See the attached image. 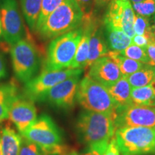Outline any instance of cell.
Segmentation results:
<instances>
[{"instance_id": "cell-1", "label": "cell", "mask_w": 155, "mask_h": 155, "mask_svg": "<svg viewBox=\"0 0 155 155\" xmlns=\"http://www.w3.org/2000/svg\"><path fill=\"white\" fill-rule=\"evenodd\" d=\"M116 116L84 111L76 121V129L81 141L88 147L105 152L116 132Z\"/></svg>"}, {"instance_id": "cell-2", "label": "cell", "mask_w": 155, "mask_h": 155, "mask_svg": "<svg viewBox=\"0 0 155 155\" xmlns=\"http://www.w3.org/2000/svg\"><path fill=\"white\" fill-rule=\"evenodd\" d=\"M84 15L75 0H65L36 30L43 40H50L82 25Z\"/></svg>"}, {"instance_id": "cell-3", "label": "cell", "mask_w": 155, "mask_h": 155, "mask_svg": "<svg viewBox=\"0 0 155 155\" xmlns=\"http://www.w3.org/2000/svg\"><path fill=\"white\" fill-rule=\"evenodd\" d=\"M83 34L81 27L53 39L48 47L43 70L58 71L70 68Z\"/></svg>"}, {"instance_id": "cell-4", "label": "cell", "mask_w": 155, "mask_h": 155, "mask_svg": "<svg viewBox=\"0 0 155 155\" xmlns=\"http://www.w3.org/2000/svg\"><path fill=\"white\" fill-rule=\"evenodd\" d=\"M76 99L86 111L116 116L119 108L108 88L88 75L80 81Z\"/></svg>"}, {"instance_id": "cell-5", "label": "cell", "mask_w": 155, "mask_h": 155, "mask_svg": "<svg viewBox=\"0 0 155 155\" xmlns=\"http://www.w3.org/2000/svg\"><path fill=\"white\" fill-rule=\"evenodd\" d=\"M121 155L155 154V129L141 127H124L114 134Z\"/></svg>"}, {"instance_id": "cell-6", "label": "cell", "mask_w": 155, "mask_h": 155, "mask_svg": "<svg viewBox=\"0 0 155 155\" xmlns=\"http://www.w3.org/2000/svg\"><path fill=\"white\" fill-rule=\"evenodd\" d=\"M10 55L13 71L17 80L26 83L36 76L40 67V57L32 42L22 39L11 46Z\"/></svg>"}, {"instance_id": "cell-7", "label": "cell", "mask_w": 155, "mask_h": 155, "mask_svg": "<svg viewBox=\"0 0 155 155\" xmlns=\"http://www.w3.org/2000/svg\"><path fill=\"white\" fill-rule=\"evenodd\" d=\"M22 137L41 147L46 154L51 153L62 143L61 131L47 114H42L37 118Z\"/></svg>"}, {"instance_id": "cell-8", "label": "cell", "mask_w": 155, "mask_h": 155, "mask_svg": "<svg viewBox=\"0 0 155 155\" xmlns=\"http://www.w3.org/2000/svg\"><path fill=\"white\" fill-rule=\"evenodd\" d=\"M83 73V69L67 68L58 71H42L28 82L25 83V96L32 101H41L50 88L68 78Z\"/></svg>"}, {"instance_id": "cell-9", "label": "cell", "mask_w": 155, "mask_h": 155, "mask_svg": "<svg viewBox=\"0 0 155 155\" xmlns=\"http://www.w3.org/2000/svg\"><path fill=\"white\" fill-rule=\"evenodd\" d=\"M0 14L5 42L13 45L23 39L25 28L17 0H0Z\"/></svg>"}, {"instance_id": "cell-10", "label": "cell", "mask_w": 155, "mask_h": 155, "mask_svg": "<svg viewBox=\"0 0 155 155\" xmlns=\"http://www.w3.org/2000/svg\"><path fill=\"white\" fill-rule=\"evenodd\" d=\"M131 127L155 129V107L132 104L118 108L115 119L116 131L121 128Z\"/></svg>"}, {"instance_id": "cell-11", "label": "cell", "mask_w": 155, "mask_h": 155, "mask_svg": "<svg viewBox=\"0 0 155 155\" xmlns=\"http://www.w3.org/2000/svg\"><path fill=\"white\" fill-rule=\"evenodd\" d=\"M81 74L73 75L50 88L41 101L48 102L58 108L68 109L72 108L76 98Z\"/></svg>"}, {"instance_id": "cell-12", "label": "cell", "mask_w": 155, "mask_h": 155, "mask_svg": "<svg viewBox=\"0 0 155 155\" xmlns=\"http://www.w3.org/2000/svg\"><path fill=\"white\" fill-rule=\"evenodd\" d=\"M106 8L104 20L110 22L116 28L121 29L130 38L134 37L135 14L130 1L112 0Z\"/></svg>"}, {"instance_id": "cell-13", "label": "cell", "mask_w": 155, "mask_h": 155, "mask_svg": "<svg viewBox=\"0 0 155 155\" xmlns=\"http://www.w3.org/2000/svg\"><path fill=\"white\" fill-rule=\"evenodd\" d=\"M9 118L21 134H23L37 119V109L34 101L18 95L9 106Z\"/></svg>"}, {"instance_id": "cell-14", "label": "cell", "mask_w": 155, "mask_h": 155, "mask_svg": "<svg viewBox=\"0 0 155 155\" xmlns=\"http://www.w3.org/2000/svg\"><path fill=\"white\" fill-rule=\"evenodd\" d=\"M87 75L107 88L123 76L116 63L108 56L101 58L91 64Z\"/></svg>"}, {"instance_id": "cell-15", "label": "cell", "mask_w": 155, "mask_h": 155, "mask_svg": "<svg viewBox=\"0 0 155 155\" xmlns=\"http://www.w3.org/2000/svg\"><path fill=\"white\" fill-rule=\"evenodd\" d=\"M108 51L109 49L104 33V25H100L94 19L89 39V53L86 68L90 67L98 59L107 55Z\"/></svg>"}, {"instance_id": "cell-16", "label": "cell", "mask_w": 155, "mask_h": 155, "mask_svg": "<svg viewBox=\"0 0 155 155\" xmlns=\"http://www.w3.org/2000/svg\"><path fill=\"white\" fill-rule=\"evenodd\" d=\"M94 22V17H91V18L84 19V20H83V34L81 41L79 42L78 46L74 60H73L70 68H86L89 53V39H90Z\"/></svg>"}, {"instance_id": "cell-17", "label": "cell", "mask_w": 155, "mask_h": 155, "mask_svg": "<svg viewBox=\"0 0 155 155\" xmlns=\"http://www.w3.org/2000/svg\"><path fill=\"white\" fill-rule=\"evenodd\" d=\"M104 33L109 50L121 53L131 44V38L123 30L114 27L111 23L104 20Z\"/></svg>"}, {"instance_id": "cell-18", "label": "cell", "mask_w": 155, "mask_h": 155, "mask_svg": "<svg viewBox=\"0 0 155 155\" xmlns=\"http://www.w3.org/2000/svg\"><path fill=\"white\" fill-rule=\"evenodd\" d=\"M131 88L127 78L122 76L108 90L119 108H124L134 104L131 96Z\"/></svg>"}, {"instance_id": "cell-19", "label": "cell", "mask_w": 155, "mask_h": 155, "mask_svg": "<svg viewBox=\"0 0 155 155\" xmlns=\"http://www.w3.org/2000/svg\"><path fill=\"white\" fill-rule=\"evenodd\" d=\"M0 140L2 155H19L22 137L12 128L9 126L4 127Z\"/></svg>"}, {"instance_id": "cell-20", "label": "cell", "mask_w": 155, "mask_h": 155, "mask_svg": "<svg viewBox=\"0 0 155 155\" xmlns=\"http://www.w3.org/2000/svg\"><path fill=\"white\" fill-rule=\"evenodd\" d=\"M42 0H19L23 17L31 30L35 31Z\"/></svg>"}, {"instance_id": "cell-21", "label": "cell", "mask_w": 155, "mask_h": 155, "mask_svg": "<svg viewBox=\"0 0 155 155\" xmlns=\"http://www.w3.org/2000/svg\"><path fill=\"white\" fill-rule=\"evenodd\" d=\"M106 56L115 62L119 67L122 75L125 77L129 76L139 71L144 65V64L141 62L134 61L122 55L119 52L109 50Z\"/></svg>"}, {"instance_id": "cell-22", "label": "cell", "mask_w": 155, "mask_h": 155, "mask_svg": "<svg viewBox=\"0 0 155 155\" xmlns=\"http://www.w3.org/2000/svg\"><path fill=\"white\" fill-rule=\"evenodd\" d=\"M126 78L132 88L148 86L155 80V65L144 64L139 71Z\"/></svg>"}, {"instance_id": "cell-23", "label": "cell", "mask_w": 155, "mask_h": 155, "mask_svg": "<svg viewBox=\"0 0 155 155\" xmlns=\"http://www.w3.org/2000/svg\"><path fill=\"white\" fill-rule=\"evenodd\" d=\"M18 95L17 86L12 83L0 86V122L8 119L11 103Z\"/></svg>"}, {"instance_id": "cell-24", "label": "cell", "mask_w": 155, "mask_h": 155, "mask_svg": "<svg viewBox=\"0 0 155 155\" xmlns=\"http://www.w3.org/2000/svg\"><path fill=\"white\" fill-rule=\"evenodd\" d=\"M131 96L135 105L155 107V86L152 83L146 86L131 88Z\"/></svg>"}, {"instance_id": "cell-25", "label": "cell", "mask_w": 155, "mask_h": 155, "mask_svg": "<svg viewBox=\"0 0 155 155\" xmlns=\"http://www.w3.org/2000/svg\"><path fill=\"white\" fill-rule=\"evenodd\" d=\"M134 30L135 34L138 35H144L148 39L150 43L155 42L150 21L147 17L141 16L138 14L135 15Z\"/></svg>"}, {"instance_id": "cell-26", "label": "cell", "mask_w": 155, "mask_h": 155, "mask_svg": "<svg viewBox=\"0 0 155 155\" xmlns=\"http://www.w3.org/2000/svg\"><path fill=\"white\" fill-rule=\"evenodd\" d=\"M122 55L125 57L134 60V61L141 62L144 64H150V60L147 55L146 49L141 48L134 45H130L129 47L121 52Z\"/></svg>"}, {"instance_id": "cell-27", "label": "cell", "mask_w": 155, "mask_h": 155, "mask_svg": "<svg viewBox=\"0 0 155 155\" xmlns=\"http://www.w3.org/2000/svg\"><path fill=\"white\" fill-rule=\"evenodd\" d=\"M65 0H42L41 10H40V16H39L35 32H36V30L41 27V25L43 24L47 17L54 10H55Z\"/></svg>"}, {"instance_id": "cell-28", "label": "cell", "mask_w": 155, "mask_h": 155, "mask_svg": "<svg viewBox=\"0 0 155 155\" xmlns=\"http://www.w3.org/2000/svg\"><path fill=\"white\" fill-rule=\"evenodd\" d=\"M133 9L137 14L150 18L155 14V0H144L138 3H133Z\"/></svg>"}, {"instance_id": "cell-29", "label": "cell", "mask_w": 155, "mask_h": 155, "mask_svg": "<svg viewBox=\"0 0 155 155\" xmlns=\"http://www.w3.org/2000/svg\"><path fill=\"white\" fill-rule=\"evenodd\" d=\"M19 155H46V154L41 147L22 137Z\"/></svg>"}, {"instance_id": "cell-30", "label": "cell", "mask_w": 155, "mask_h": 155, "mask_svg": "<svg viewBox=\"0 0 155 155\" xmlns=\"http://www.w3.org/2000/svg\"><path fill=\"white\" fill-rule=\"evenodd\" d=\"M84 15V19L94 17L95 10L94 0H75Z\"/></svg>"}, {"instance_id": "cell-31", "label": "cell", "mask_w": 155, "mask_h": 155, "mask_svg": "<svg viewBox=\"0 0 155 155\" xmlns=\"http://www.w3.org/2000/svg\"><path fill=\"white\" fill-rule=\"evenodd\" d=\"M131 43H132V45H134L146 49L148 45L150 44V42H149L148 39L144 35H135L134 37L131 38Z\"/></svg>"}, {"instance_id": "cell-32", "label": "cell", "mask_w": 155, "mask_h": 155, "mask_svg": "<svg viewBox=\"0 0 155 155\" xmlns=\"http://www.w3.org/2000/svg\"><path fill=\"white\" fill-rule=\"evenodd\" d=\"M104 155H121L119 152V148H118L117 144H116L114 137L111 139V142L109 143L108 147L106 148Z\"/></svg>"}, {"instance_id": "cell-33", "label": "cell", "mask_w": 155, "mask_h": 155, "mask_svg": "<svg viewBox=\"0 0 155 155\" xmlns=\"http://www.w3.org/2000/svg\"><path fill=\"white\" fill-rule=\"evenodd\" d=\"M146 51L150 60V64L155 65V42H151L146 48Z\"/></svg>"}, {"instance_id": "cell-34", "label": "cell", "mask_w": 155, "mask_h": 155, "mask_svg": "<svg viewBox=\"0 0 155 155\" xmlns=\"http://www.w3.org/2000/svg\"><path fill=\"white\" fill-rule=\"evenodd\" d=\"M7 75V70L5 60L2 55L0 54V80L5 78Z\"/></svg>"}, {"instance_id": "cell-35", "label": "cell", "mask_w": 155, "mask_h": 155, "mask_svg": "<svg viewBox=\"0 0 155 155\" xmlns=\"http://www.w3.org/2000/svg\"><path fill=\"white\" fill-rule=\"evenodd\" d=\"M112 0H94L95 9H104L107 7Z\"/></svg>"}, {"instance_id": "cell-36", "label": "cell", "mask_w": 155, "mask_h": 155, "mask_svg": "<svg viewBox=\"0 0 155 155\" xmlns=\"http://www.w3.org/2000/svg\"><path fill=\"white\" fill-rule=\"evenodd\" d=\"M104 152L98 150L96 148H92V147H88L86 150H85L81 155H104Z\"/></svg>"}, {"instance_id": "cell-37", "label": "cell", "mask_w": 155, "mask_h": 155, "mask_svg": "<svg viewBox=\"0 0 155 155\" xmlns=\"http://www.w3.org/2000/svg\"><path fill=\"white\" fill-rule=\"evenodd\" d=\"M2 41H5V39H4L2 25V20H1V14H0V42Z\"/></svg>"}, {"instance_id": "cell-38", "label": "cell", "mask_w": 155, "mask_h": 155, "mask_svg": "<svg viewBox=\"0 0 155 155\" xmlns=\"http://www.w3.org/2000/svg\"><path fill=\"white\" fill-rule=\"evenodd\" d=\"M68 150H65V151H63V152H52L50 153V154H48L46 155H64L65 152H68Z\"/></svg>"}, {"instance_id": "cell-39", "label": "cell", "mask_w": 155, "mask_h": 155, "mask_svg": "<svg viewBox=\"0 0 155 155\" xmlns=\"http://www.w3.org/2000/svg\"><path fill=\"white\" fill-rule=\"evenodd\" d=\"M153 18H154V21H153V24L151 25V27H152V30L153 35H154V38L155 40V14L154 15Z\"/></svg>"}, {"instance_id": "cell-40", "label": "cell", "mask_w": 155, "mask_h": 155, "mask_svg": "<svg viewBox=\"0 0 155 155\" xmlns=\"http://www.w3.org/2000/svg\"><path fill=\"white\" fill-rule=\"evenodd\" d=\"M64 155H78V154L76 151L73 150L71 151V152H68H68H66L64 154Z\"/></svg>"}, {"instance_id": "cell-41", "label": "cell", "mask_w": 155, "mask_h": 155, "mask_svg": "<svg viewBox=\"0 0 155 155\" xmlns=\"http://www.w3.org/2000/svg\"><path fill=\"white\" fill-rule=\"evenodd\" d=\"M131 2L133 3H138V2H141L144 1V0H130Z\"/></svg>"}, {"instance_id": "cell-42", "label": "cell", "mask_w": 155, "mask_h": 155, "mask_svg": "<svg viewBox=\"0 0 155 155\" xmlns=\"http://www.w3.org/2000/svg\"><path fill=\"white\" fill-rule=\"evenodd\" d=\"M0 155H2V147H1V140H0Z\"/></svg>"}, {"instance_id": "cell-43", "label": "cell", "mask_w": 155, "mask_h": 155, "mask_svg": "<svg viewBox=\"0 0 155 155\" xmlns=\"http://www.w3.org/2000/svg\"><path fill=\"white\" fill-rule=\"evenodd\" d=\"M0 136H1V131H0Z\"/></svg>"}, {"instance_id": "cell-44", "label": "cell", "mask_w": 155, "mask_h": 155, "mask_svg": "<svg viewBox=\"0 0 155 155\" xmlns=\"http://www.w3.org/2000/svg\"><path fill=\"white\" fill-rule=\"evenodd\" d=\"M154 83H155V80H154Z\"/></svg>"}]
</instances>
